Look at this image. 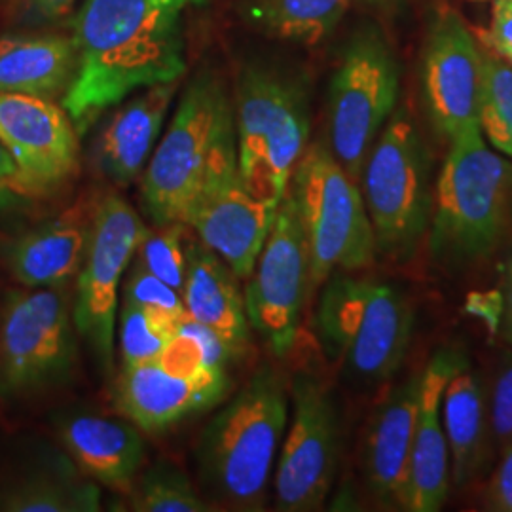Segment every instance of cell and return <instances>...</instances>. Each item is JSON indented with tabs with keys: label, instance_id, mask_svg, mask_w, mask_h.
<instances>
[{
	"label": "cell",
	"instance_id": "obj_1",
	"mask_svg": "<svg viewBox=\"0 0 512 512\" xmlns=\"http://www.w3.org/2000/svg\"><path fill=\"white\" fill-rule=\"evenodd\" d=\"M207 0H84L73 23L76 71L61 107L78 133L133 93L186 73L184 14Z\"/></svg>",
	"mask_w": 512,
	"mask_h": 512
},
{
	"label": "cell",
	"instance_id": "obj_2",
	"mask_svg": "<svg viewBox=\"0 0 512 512\" xmlns=\"http://www.w3.org/2000/svg\"><path fill=\"white\" fill-rule=\"evenodd\" d=\"M283 378L262 368L207 421L196 442L205 492L236 511H260L289 423Z\"/></svg>",
	"mask_w": 512,
	"mask_h": 512
},
{
	"label": "cell",
	"instance_id": "obj_3",
	"mask_svg": "<svg viewBox=\"0 0 512 512\" xmlns=\"http://www.w3.org/2000/svg\"><path fill=\"white\" fill-rule=\"evenodd\" d=\"M512 162L488 145L480 126L459 131L433 192L429 249L435 262L463 268L494 255L511 222Z\"/></svg>",
	"mask_w": 512,
	"mask_h": 512
},
{
	"label": "cell",
	"instance_id": "obj_4",
	"mask_svg": "<svg viewBox=\"0 0 512 512\" xmlns=\"http://www.w3.org/2000/svg\"><path fill=\"white\" fill-rule=\"evenodd\" d=\"M315 330L325 355L349 378L380 385L403 366L414 332V306L395 283L338 272L323 283Z\"/></svg>",
	"mask_w": 512,
	"mask_h": 512
},
{
	"label": "cell",
	"instance_id": "obj_5",
	"mask_svg": "<svg viewBox=\"0 0 512 512\" xmlns=\"http://www.w3.org/2000/svg\"><path fill=\"white\" fill-rule=\"evenodd\" d=\"M230 361L234 357L219 338L188 317L158 359L122 366L114 404L141 431L162 433L230 395Z\"/></svg>",
	"mask_w": 512,
	"mask_h": 512
},
{
	"label": "cell",
	"instance_id": "obj_6",
	"mask_svg": "<svg viewBox=\"0 0 512 512\" xmlns=\"http://www.w3.org/2000/svg\"><path fill=\"white\" fill-rule=\"evenodd\" d=\"M239 177L256 198L279 207L308 148L310 99L293 74L251 63L234 101Z\"/></svg>",
	"mask_w": 512,
	"mask_h": 512
},
{
	"label": "cell",
	"instance_id": "obj_7",
	"mask_svg": "<svg viewBox=\"0 0 512 512\" xmlns=\"http://www.w3.org/2000/svg\"><path fill=\"white\" fill-rule=\"evenodd\" d=\"M234 131V103L222 80L196 74L145 167L143 207L156 226L184 224L219 148Z\"/></svg>",
	"mask_w": 512,
	"mask_h": 512
},
{
	"label": "cell",
	"instance_id": "obj_8",
	"mask_svg": "<svg viewBox=\"0 0 512 512\" xmlns=\"http://www.w3.org/2000/svg\"><path fill=\"white\" fill-rule=\"evenodd\" d=\"M287 194L308 243L311 291L332 274H355L374 264L378 247L363 192L330 148L315 143L304 150Z\"/></svg>",
	"mask_w": 512,
	"mask_h": 512
},
{
	"label": "cell",
	"instance_id": "obj_9",
	"mask_svg": "<svg viewBox=\"0 0 512 512\" xmlns=\"http://www.w3.org/2000/svg\"><path fill=\"white\" fill-rule=\"evenodd\" d=\"M361 181L378 253L412 258L429 230L433 188L429 150L406 107H397L380 131Z\"/></svg>",
	"mask_w": 512,
	"mask_h": 512
},
{
	"label": "cell",
	"instance_id": "obj_10",
	"mask_svg": "<svg viewBox=\"0 0 512 512\" xmlns=\"http://www.w3.org/2000/svg\"><path fill=\"white\" fill-rule=\"evenodd\" d=\"M401 71L380 27L361 25L349 37L329 86V148L357 183L372 145L397 109Z\"/></svg>",
	"mask_w": 512,
	"mask_h": 512
},
{
	"label": "cell",
	"instance_id": "obj_11",
	"mask_svg": "<svg viewBox=\"0 0 512 512\" xmlns=\"http://www.w3.org/2000/svg\"><path fill=\"white\" fill-rule=\"evenodd\" d=\"M73 304L63 287L10 289L0 304V397L65 385L78 363Z\"/></svg>",
	"mask_w": 512,
	"mask_h": 512
},
{
	"label": "cell",
	"instance_id": "obj_12",
	"mask_svg": "<svg viewBox=\"0 0 512 512\" xmlns=\"http://www.w3.org/2000/svg\"><path fill=\"white\" fill-rule=\"evenodd\" d=\"M148 234L145 222L124 198L110 194L97 205L88 251L76 275L73 319L78 336L105 374L114 366L120 285Z\"/></svg>",
	"mask_w": 512,
	"mask_h": 512
},
{
	"label": "cell",
	"instance_id": "obj_13",
	"mask_svg": "<svg viewBox=\"0 0 512 512\" xmlns=\"http://www.w3.org/2000/svg\"><path fill=\"white\" fill-rule=\"evenodd\" d=\"M291 421L275 469V509L319 511L329 497L340 458V416L329 389L311 374L291 385Z\"/></svg>",
	"mask_w": 512,
	"mask_h": 512
},
{
	"label": "cell",
	"instance_id": "obj_14",
	"mask_svg": "<svg viewBox=\"0 0 512 512\" xmlns=\"http://www.w3.org/2000/svg\"><path fill=\"white\" fill-rule=\"evenodd\" d=\"M310 293L308 243L293 198L285 194L243 293L249 325L275 357L293 351Z\"/></svg>",
	"mask_w": 512,
	"mask_h": 512
},
{
	"label": "cell",
	"instance_id": "obj_15",
	"mask_svg": "<svg viewBox=\"0 0 512 512\" xmlns=\"http://www.w3.org/2000/svg\"><path fill=\"white\" fill-rule=\"evenodd\" d=\"M279 207L256 198L239 177L236 131L217 152L184 226L219 255L238 279H249Z\"/></svg>",
	"mask_w": 512,
	"mask_h": 512
},
{
	"label": "cell",
	"instance_id": "obj_16",
	"mask_svg": "<svg viewBox=\"0 0 512 512\" xmlns=\"http://www.w3.org/2000/svg\"><path fill=\"white\" fill-rule=\"evenodd\" d=\"M78 135L67 110L52 99L0 93V143L18 167V196H48L73 179L80 165Z\"/></svg>",
	"mask_w": 512,
	"mask_h": 512
},
{
	"label": "cell",
	"instance_id": "obj_17",
	"mask_svg": "<svg viewBox=\"0 0 512 512\" xmlns=\"http://www.w3.org/2000/svg\"><path fill=\"white\" fill-rule=\"evenodd\" d=\"M423 103L433 128L448 141L478 126L482 50L458 12H437L421 52Z\"/></svg>",
	"mask_w": 512,
	"mask_h": 512
},
{
	"label": "cell",
	"instance_id": "obj_18",
	"mask_svg": "<svg viewBox=\"0 0 512 512\" xmlns=\"http://www.w3.org/2000/svg\"><path fill=\"white\" fill-rule=\"evenodd\" d=\"M469 359L454 348L439 349L421 372L420 414L410 456L404 511L437 512L450 492V450L442 425V395Z\"/></svg>",
	"mask_w": 512,
	"mask_h": 512
},
{
	"label": "cell",
	"instance_id": "obj_19",
	"mask_svg": "<svg viewBox=\"0 0 512 512\" xmlns=\"http://www.w3.org/2000/svg\"><path fill=\"white\" fill-rule=\"evenodd\" d=\"M420 374L391 389L372 412L363 440V473L368 492L387 509H403L410 456L420 414Z\"/></svg>",
	"mask_w": 512,
	"mask_h": 512
},
{
	"label": "cell",
	"instance_id": "obj_20",
	"mask_svg": "<svg viewBox=\"0 0 512 512\" xmlns=\"http://www.w3.org/2000/svg\"><path fill=\"white\" fill-rule=\"evenodd\" d=\"M181 294L188 317L211 330L232 353L234 361L247 353L251 325L238 275L202 241L186 245V275Z\"/></svg>",
	"mask_w": 512,
	"mask_h": 512
},
{
	"label": "cell",
	"instance_id": "obj_21",
	"mask_svg": "<svg viewBox=\"0 0 512 512\" xmlns=\"http://www.w3.org/2000/svg\"><path fill=\"white\" fill-rule=\"evenodd\" d=\"M57 435L76 467L97 484L128 488L143 467L145 440L129 420L76 412L59 418Z\"/></svg>",
	"mask_w": 512,
	"mask_h": 512
},
{
	"label": "cell",
	"instance_id": "obj_22",
	"mask_svg": "<svg viewBox=\"0 0 512 512\" xmlns=\"http://www.w3.org/2000/svg\"><path fill=\"white\" fill-rule=\"evenodd\" d=\"M179 82L133 93L110 118L99 139L97 160L112 183H133L158 145Z\"/></svg>",
	"mask_w": 512,
	"mask_h": 512
},
{
	"label": "cell",
	"instance_id": "obj_23",
	"mask_svg": "<svg viewBox=\"0 0 512 512\" xmlns=\"http://www.w3.org/2000/svg\"><path fill=\"white\" fill-rule=\"evenodd\" d=\"M90 228L71 220H52L0 247L6 270L21 287H65L88 251Z\"/></svg>",
	"mask_w": 512,
	"mask_h": 512
},
{
	"label": "cell",
	"instance_id": "obj_24",
	"mask_svg": "<svg viewBox=\"0 0 512 512\" xmlns=\"http://www.w3.org/2000/svg\"><path fill=\"white\" fill-rule=\"evenodd\" d=\"M76 71V46L67 35L0 38V93L54 99L67 92Z\"/></svg>",
	"mask_w": 512,
	"mask_h": 512
},
{
	"label": "cell",
	"instance_id": "obj_25",
	"mask_svg": "<svg viewBox=\"0 0 512 512\" xmlns=\"http://www.w3.org/2000/svg\"><path fill=\"white\" fill-rule=\"evenodd\" d=\"M440 414L450 450V475L456 486H465L480 473L490 439L488 393L469 366L446 385Z\"/></svg>",
	"mask_w": 512,
	"mask_h": 512
},
{
	"label": "cell",
	"instance_id": "obj_26",
	"mask_svg": "<svg viewBox=\"0 0 512 512\" xmlns=\"http://www.w3.org/2000/svg\"><path fill=\"white\" fill-rule=\"evenodd\" d=\"M353 0H241L239 16L275 40L315 46L346 18Z\"/></svg>",
	"mask_w": 512,
	"mask_h": 512
},
{
	"label": "cell",
	"instance_id": "obj_27",
	"mask_svg": "<svg viewBox=\"0 0 512 512\" xmlns=\"http://www.w3.org/2000/svg\"><path fill=\"white\" fill-rule=\"evenodd\" d=\"M0 511L97 512L101 490L92 478L76 475L73 467L38 471L0 490Z\"/></svg>",
	"mask_w": 512,
	"mask_h": 512
},
{
	"label": "cell",
	"instance_id": "obj_28",
	"mask_svg": "<svg viewBox=\"0 0 512 512\" xmlns=\"http://www.w3.org/2000/svg\"><path fill=\"white\" fill-rule=\"evenodd\" d=\"M478 126L488 145L512 160V65L482 52Z\"/></svg>",
	"mask_w": 512,
	"mask_h": 512
},
{
	"label": "cell",
	"instance_id": "obj_29",
	"mask_svg": "<svg viewBox=\"0 0 512 512\" xmlns=\"http://www.w3.org/2000/svg\"><path fill=\"white\" fill-rule=\"evenodd\" d=\"M131 509L139 512H207L211 507L181 467L158 461L133 486Z\"/></svg>",
	"mask_w": 512,
	"mask_h": 512
},
{
	"label": "cell",
	"instance_id": "obj_30",
	"mask_svg": "<svg viewBox=\"0 0 512 512\" xmlns=\"http://www.w3.org/2000/svg\"><path fill=\"white\" fill-rule=\"evenodd\" d=\"M118 325L122 366L139 365L158 359L181 327V323L173 321L171 317L158 311L145 310L126 298L120 306Z\"/></svg>",
	"mask_w": 512,
	"mask_h": 512
},
{
	"label": "cell",
	"instance_id": "obj_31",
	"mask_svg": "<svg viewBox=\"0 0 512 512\" xmlns=\"http://www.w3.org/2000/svg\"><path fill=\"white\" fill-rule=\"evenodd\" d=\"M164 232L148 234L139 247L135 260L152 275L171 285L175 291L183 293L186 275V243L184 224L175 222L162 226Z\"/></svg>",
	"mask_w": 512,
	"mask_h": 512
},
{
	"label": "cell",
	"instance_id": "obj_32",
	"mask_svg": "<svg viewBox=\"0 0 512 512\" xmlns=\"http://www.w3.org/2000/svg\"><path fill=\"white\" fill-rule=\"evenodd\" d=\"M124 298L145 310L158 311L162 315H167L177 323H183L188 319L183 294L175 291L171 285H167L156 275L147 272L137 260L124 285Z\"/></svg>",
	"mask_w": 512,
	"mask_h": 512
},
{
	"label": "cell",
	"instance_id": "obj_33",
	"mask_svg": "<svg viewBox=\"0 0 512 512\" xmlns=\"http://www.w3.org/2000/svg\"><path fill=\"white\" fill-rule=\"evenodd\" d=\"M490 435L503 452L512 446V361L499 370L488 395Z\"/></svg>",
	"mask_w": 512,
	"mask_h": 512
},
{
	"label": "cell",
	"instance_id": "obj_34",
	"mask_svg": "<svg viewBox=\"0 0 512 512\" xmlns=\"http://www.w3.org/2000/svg\"><path fill=\"white\" fill-rule=\"evenodd\" d=\"M488 42L499 59L512 65V0H494Z\"/></svg>",
	"mask_w": 512,
	"mask_h": 512
},
{
	"label": "cell",
	"instance_id": "obj_35",
	"mask_svg": "<svg viewBox=\"0 0 512 512\" xmlns=\"http://www.w3.org/2000/svg\"><path fill=\"white\" fill-rule=\"evenodd\" d=\"M501 454V461L486 488V505L492 511L512 512V446Z\"/></svg>",
	"mask_w": 512,
	"mask_h": 512
},
{
	"label": "cell",
	"instance_id": "obj_36",
	"mask_svg": "<svg viewBox=\"0 0 512 512\" xmlns=\"http://www.w3.org/2000/svg\"><path fill=\"white\" fill-rule=\"evenodd\" d=\"M74 2L76 0H25L21 18L33 25L52 23V21L67 16L69 10L73 8Z\"/></svg>",
	"mask_w": 512,
	"mask_h": 512
},
{
	"label": "cell",
	"instance_id": "obj_37",
	"mask_svg": "<svg viewBox=\"0 0 512 512\" xmlns=\"http://www.w3.org/2000/svg\"><path fill=\"white\" fill-rule=\"evenodd\" d=\"M503 332L512 346V251L503 266Z\"/></svg>",
	"mask_w": 512,
	"mask_h": 512
},
{
	"label": "cell",
	"instance_id": "obj_38",
	"mask_svg": "<svg viewBox=\"0 0 512 512\" xmlns=\"http://www.w3.org/2000/svg\"><path fill=\"white\" fill-rule=\"evenodd\" d=\"M16 181H18V167L10 152L0 143V196L16 194Z\"/></svg>",
	"mask_w": 512,
	"mask_h": 512
},
{
	"label": "cell",
	"instance_id": "obj_39",
	"mask_svg": "<svg viewBox=\"0 0 512 512\" xmlns=\"http://www.w3.org/2000/svg\"><path fill=\"white\" fill-rule=\"evenodd\" d=\"M357 2L363 4L368 10L376 12V14L393 16L395 12H399V8L403 6L404 0H357Z\"/></svg>",
	"mask_w": 512,
	"mask_h": 512
},
{
	"label": "cell",
	"instance_id": "obj_40",
	"mask_svg": "<svg viewBox=\"0 0 512 512\" xmlns=\"http://www.w3.org/2000/svg\"><path fill=\"white\" fill-rule=\"evenodd\" d=\"M511 220H512V211H511Z\"/></svg>",
	"mask_w": 512,
	"mask_h": 512
}]
</instances>
